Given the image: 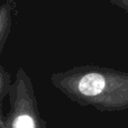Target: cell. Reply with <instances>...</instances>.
<instances>
[{"label":"cell","instance_id":"6da1fadb","mask_svg":"<svg viewBox=\"0 0 128 128\" xmlns=\"http://www.w3.org/2000/svg\"><path fill=\"white\" fill-rule=\"evenodd\" d=\"M104 79L99 73H89L81 79L79 83V90L84 96H97L104 90Z\"/></svg>","mask_w":128,"mask_h":128},{"label":"cell","instance_id":"7a4b0ae2","mask_svg":"<svg viewBox=\"0 0 128 128\" xmlns=\"http://www.w3.org/2000/svg\"><path fill=\"white\" fill-rule=\"evenodd\" d=\"M14 128H35V124L32 117L27 115L19 116L14 122Z\"/></svg>","mask_w":128,"mask_h":128}]
</instances>
